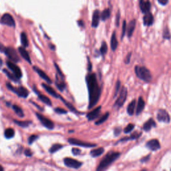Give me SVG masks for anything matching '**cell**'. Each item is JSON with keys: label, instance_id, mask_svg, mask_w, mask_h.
Here are the masks:
<instances>
[{"label": "cell", "instance_id": "19", "mask_svg": "<svg viewBox=\"0 0 171 171\" xmlns=\"http://www.w3.org/2000/svg\"><path fill=\"white\" fill-rule=\"evenodd\" d=\"M100 12L98 10H95L93 13L92 15V26L94 27H97L99 24V21H100Z\"/></svg>", "mask_w": 171, "mask_h": 171}, {"label": "cell", "instance_id": "10", "mask_svg": "<svg viewBox=\"0 0 171 171\" xmlns=\"http://www.w3.org/2000/svg\"><path fill=\"white\" fill-rule=\"evenodd\" d=\"M68 141L71 144L79 146V147H82L92 148V147H96V144H92V143L83 142V141H81V140H78V139H69Z\"/></svg>", "mask_w": 171, "mask_h": 171}, {"label": "cell", "instance_id": "49", "mask_svg": "<svg viewBox=\"0 0 171 171\" xmlns=\"http://www.w3.org/2000/svg\"><path fill=\"white\" fill-rule=\"evenodd\" d=\"M24 154H26L27 156H32V152L30 150V149H26L24 152Z\"/></svg>", "mask_w": 171, "mask_h": 171}, {"label": "cell", "instance_id": "6", "mask_svg": "<svg viewBox=\"0 0 171 171\" xmlns=\"http://www.w3.org/2000/svg\"><path fill=\"white\" fill-rule=\"evenodd\" d=\"M4 53L8 57V58L10 60H12L13 62L17 63L20 61V57H19L18 52H16L14 48H12V47H8V48H5Z\"/></svg>", "mask_w": 171, "mask_h": 171}, {"label": "cell", "instance_id": "5", "mask_svg": "<svg viewBox=\"0 0 171 171\" xmlns=\"http://www.w3.org/2000/svg\"><path fill=\"white\" fill-rule=\"evenodd\" d=\"M127 95H128L127 88L125 86H123L122 90L120 91V95L118 96V99L114 104V106L117 107L118 108H120L122 107L125 102L126 98H127Z\"/></svg>", "mask_w": 171, "mask_h": 171}, {"label": "cell", "instance_id": "43", "mask_svg": "<svg viewBox=\"0 0 171 171\" xmlns=\"http://www.w3.org/2000/svg\"><path fill=\"white\" fill-rule=\"evenodd\" d=\"M54 111L56 113H57V114H65L67 113V111H66V110L62 108H55Z\"/></svg>", "mask_w": 171, "mask_h": 171}, {"label": "cell", "instance_id": "17", "mask_svg": "<svg viewBox=\"0 0 171 171\" xmlns=\"http://www.w3.org/2000/svg\"><path fill=\"white\" fill-rule=\"evenodd\" d=\"M156 124L153 118H150V119L148 120L147 122H146L144 123V125H143V130L146 132H148L150 131L152 129V128L153 127H156Z\"/></svg>", "mask_w": 171, "mask_h": 171}, {"label": "cell", "instance_id": "38", "mask_svg": "<svg viewBox=\"0 0 171 171\" xmlns=\"http://www.w3.org/2000/svg\"><path fill=\"white\" fill-rule=\"evenodd\" d=\"M60 98L61 99V100L64 102V103L66 104V106H67L69 109H70L71 111H72V112H76V113H78V112L77 111V110H76V108H74L73 106H72V104H71L70 103H69V102H66L64 98H62V97H60Z\"/></svg>", "mask_w": 171, "mask_h": 171}, {"label": "cell", "instance_id": "52", "mask_svg": "<svg viewBox=\"0 0 171 171\" xmlns=\"http://www.w3.org/2000/svg\"><path fill=\"white\" fill-rule=\"evenodd\" d=\"M150 158V154H148V155L147 156H146V157H144V158H142L141 160H140V161H141V162H147L148 161V160H149V158Z\"/></svg>", "mask_w": 171, "mask_h": 171}, {"label": "cell", "instance_id": "50", "mask_svg": "<svg viewBox=\"0 0 171 171\" xmlns=\"http://www.w3.org/2000/svg\"><path fill=\"white\" fill-rule=\"evenodd\" d=\"M131 53H129L128 55H127V56H126V60H125V63L126 64H128L129 63H130V57H131Z\"/></svg>", "mask_w": 171, "mask_h": 171}, {"label": "cell", "instance_id": "55", "mask_svg": "<svg viewBox=\"0 0 171 171\" xmlns=\"http://www.w3.org/2000/svg\"><path fill=\"white\" fill-rule=\"evenodd\" d=\"M88 61H89V67H88V70L91 71V70H92V65H91V62H90L89 58H88Z\"/></svg>", "mask_w": 171, "mask_h": 171}, {"label": "cell", "instance_id": "44", "mask_svg": "<svg viewBox=\"0 0 171 171\" xmlns=\"http://www.w3.org/2000/svg\"><path fill=\"white\" fill-rule=\"evenodd\" d=\"M120 87V82L119 80H118L117 82H116V89H115V92H114V98L116 97L118 93V92H119Z\"/></svg>", "mask_w": 171, "mask_h": 171}, {"label": "cell", "instance_id": "36", "mask_svg": "<svg viewBox=\"0 0 171 171\" xmlns=\"http://www.w3.org/2000/svg\"><path fill=\"white\" fill-rule=\"evenodd\" d=\"M110 11L109 9H106L104 10L101 13V19L103 21L106 20L108 18L110 17Z\"/></svg>", "mask_w": 171, "mask_h": 171}, {"label": "cell", "instance_id": "34", "mask_svg": "<svg viewBox=\"0 0 171 171\" xmlns=\"http://www.w3.org/2000/svg\"><path fill=\"white\" fill-rule=\"evenodd\" d=\"M14 122L22 128H26L31 124V122H29V121H20L16 120H14Z\"/></svg>", "mask_w": 171, "mask_h": 171}, {"label": "cell", "instance_id": "31", "mask_svg": "<svg viewBox=\"0 0 171 171\" xmlns=\"http://www.w3.org/2000/svg\"><path fill=\"white\" fill-rule=\"evenodd\" d=\"M21 44L23 45L24 48H26V47H27L29 45V42H28V40H27V35L25 32H22L21 34Z\"/></svg>", "mask_w": 171, "mask_h": 171}, {"label": "cell", "instance_id": "12", "mask_svg": "<svg viewBox=\"0 0 171 171\" xmlns=\"http://www.w3.org/2000/svg\"><path fill=\"white\" fill-rule=\"evenodd\" d=\"M6 64L7 67L9 68L12 71V72L15 74V75L20 79L22 77V72L20 68L18 66L14 64V62H12L11 61H7Z\"/></svg>", "mask_w": 171, "mask_h": 171}, {"label": "cell", "instance_id": "41", "mask_svg": "<svg viewBox=\"0 0 171 171\" xmlns=\"http://www.w3.org/2000/svg\"><path fill=\"white\" fill-rule=\"evenodd\" d=\"M134 125H133V124H129V125L126 126V127L125 128V130H124V132L125 133H130L132 130L134 129Z\"/></svg>", "mask_w": 171, "mask_h": 171}, {"label": "cell", "instance_id": "26", "mask_svg": "<svg viewBox=\"0 0 171 171\" xmlns=\"http://www.w3.org/2000/svg\"><path fill=\"white\" fill-rule=\"evenodd\" d=\"M37 94L38 95V98H39L41 100V101L43 102L44 104H47L48 106H52V101L50 100V99H49L48 97H47V96L42 94H40V92H38Z\"/></svg>", "mask_w": 171, "mask_h": 171}, {"label": "cell", "instance_id": "59", "mask_svg": "<svg viewBox=\"0 0 171 171\" xmlns=\"http://www.w3.org/2000/svg\"><path fill=\"white\" fill-rule=\"evenodd\" d=\"M1 65H2V61H1V60L0 59V67H1Z\"/></svg>", "mask_w": 171, "mask_h": 171}, {"label": "cell", "instance_id": "46", "mask_svg": "<svg viewBox=\"0 0 171 171\" xmlns=\"http://www.w3.org/2000/svg\"><path fill=\"white\" fill-rule=\"evenodd\" d=\"M54 66H55V67H56V70H57V74H59L60 76L61 77V78H64V74H63V73L61 71V70H60V69L59 68V66H57V64H56V63H54Z\"/></svg>", "mask_w": 171, "mask_h": 171}, {"label": "cell", "instance_id": "8", "mask_svg": "<svg viewBox=\"0 0 171 171\" xmlns=\"http://www.w3.org/2000/svg\"><path fill=\"white\" fill-rule=\"evenodd\" d=\"M157 120L159 122L169 123L170 121V118L167 111L163 109H160L158 111V114H157Z\"/></svg>", "mask_w": 171, "mask_h": 171}, {"label": "cell", "instance_id": "2", "mask_svg": "<svg viewBox=\"0 0 171 171\" xmlns=\"http://www.w3.org/2000/svg\"><path fill=\"white\" fill-rule=\"evenodd\" d=\"M120 156V153H118V152H110V153H108L105 157L102 160V161L100 162V163L99 164L96 170L99 171L106 169L116 160L119 158Z\"/></svg>", "mask_w": 171, "mask_h": 171}, {"label": "cell", "instance_id": "40", "mask_svg": "<svg viewBox=\"0 0 171 171\" xmlns=\"http://www.w3.org/2000/svg\"><path fill=\"white\" fill-rule=\"evenodd\" d=\"M163 38H164V39H166V40H170L171 38V35L169 32V30L167 28V27H165L164 29Z\"/></svg>", "mask_w": 171, "mask_h": 171}, {"label": "cell", "instance_id": "22", "mask_svg": "<svg viewBox=\"0 0 171 171\" xmlns=\"http://www.w3.org/2000/svg\"><path fill=\"white\" fill-rule=\"evenodd\" d=\"M141 135H142V132H134V133L131 134L130 136V137H125V138H123V139H121L118 142H125V141H127V140H136L141 136Z\"/></svg>", "mask_w": 171, "mask_h": 171}, {"label": "cell", "instance_id": "15", "mask_svg": "<svg viewBox=\"0 0 171 171\" xmlns=\"http://www.w3.org/2000/svg\"><path fill=\"white\" fill-rule=\"evenodd\" d=\"M34 70L36 71V72L38 74V75H39L42 79H43L46 82H48V84H52V82L51 80V79L49 78L48 76L47 75V74L44 72L43 70H41L40 68L36 67V66H34Z\"/></svg>", "mask_w": 171, "mask_h": 171}, {"label": "cell", "instance_id": "54", "mask_svg": "<svg viewBox=\"0 0 171 171\" xmlns=\"http://www.w3.org/2000/svg\"><path fill=\"white\" fill-rule=\"evenodd\" d=\"M5 48H6L2 43H0V52H5Z\"/></svg>", "mask_w": 171, "mask_h": 171}, {"label": "cell", "instance_id": "24", "mask_svg": "<svg viewBox=\"0 0 171 171\" xmlns=\"http://www.w3.org/2000/svg\"><path fill=\"white\" fill-rule=\"evenodd\" d=\"M135 26H136V20H132L128 24V29H127V34H128V38H130L132 35V34H133L134 30L135 29Z\"/></svg>", "mask_w": 171, "mask_h": 171}, {"label": "cell", "instance_id": "56", "mask_svg": "<svg viewBox=\"0 0 171 171\" xmlns=\"http://www.w3.org/2000/svg\"><path fill=\"white\" fill-rule=\"evenodd\" d=\"M78 24H80V26H84V22L82 21H78Z\"/></svg>", "mask_w": 171, "mask_h": 171}, {"label": "cell", "instance_id": "3", "mask_svg": "<svg viewBox=\"0 0 171 171\" xmlns=\"http://www.w3.org/2000/svg\"><path fill=\"white\" fill-rule=\"evenodd\" d=\"M135 73L137 77L146 82H150L152 80V75L149 70L144 66H136L135 67Z\"/></svg>", "mask_w": 171, "mask_h": 171}, {"label": "cell", "instance_id": "21", "mask_svg": "<svg viewBox=\"0 0 171 171\" xmlns=\"http://www.w3.org/2000/svg\"><path fill=\"white\" fill-rule=\"evenodd\" d=\"M18 50H19V52H20V54H21V56H22V57L26 60L27 62H29V64H32L29 55L28 54V52H27V51L26 49H25V48H23V47H19Z\"/></svg>", "mask_w": 171, "mask_h": 171}, {"label": "cell", "instance_id": "47", "mask_svg": "<svg viewBox=\"0 0 171 171\" xmlns=\"http://www.w3.org/2000/svg\"><path fill=\"white\" fill-rule=\"evenodd\" d=\"M71 153H73L74 155L76 156V155H79V154L81 153V150L78 149V148H72V149H71Z\"/></svg>", "mask_w": 171, "mask_h": 171}, {"label": "cell", "instance_id": "37", "mask_svg": "<svg viewBox=\"0 0 171 171\" xmlns=\"http://www.w3.org/2000/svg\"><path fill=\"white\" fill-rule=\"evenodd\" d=\"M63 147V146L60 144H55L52 147L49 148V153H54L58 151L60 148H62Z\"/></svg>", "mask_w": 171, "mask_h": 171}, {"label": "cell", "instance_id": "7", "mask_svg": "<svg viewBox=\"0 0 171 171\" xmlns=\"http://www.w3.org/2000/svg\"><path fill=\"white\" fill-rule=\"evenodd\" d=\"M36 116L38 120L42 122V125L45 126V127L49 130H52L54 128V124L51 120L48 119V118L45 117L42 114H40V113H36Z\"/></svg>", "mask_w": 171, "mask_h": 171}, {"label": "cell", "instance_id": "32", "mask_svg": "<svg viewBox=\"0 0 171 171\" xmlns=\"http://www.w3.org/2000/svg\"><path fill=\"white\" fill-rule=\"evenodd\" d=\"M5 137L7 139H12L15 135V132L12 128H7L5 130Z\"/></svg>", "mask_w": 171, "mask_h": 171}, {"label": "cell", "instance_id": "28", "mask_svg": "<svg viewBox=\"0 0 171 171\" xmlns=\"http://www.w3.org/2000/svg\"><path fill=\"white\" fill-rule=\"evenodd\" d=\"M104 149L103 148H98L97 149L92 150L90 152V154L92 157H98L104 153Z\"/></svg>", "mask_w": 171, "mask_h": 171}, {"label": "cell", "instance_id": "48", "mask_svg": "<svg viewBox=\"0 0 171 171\" xmlns=\"http://www.w3.org/2000/svg\"><path fill=\"white\" fill-rule=\"evenodd\" d=\"M121 132H122V129H121L120 127L115 128L114 130V133L116 136H118V135L120 134Z\"/></svg>", "mask_w": 171, "mask_h": 171}, {"label": "cell", "instance_id": "23", "mask_svg": "<svg viewBox=\"0 0 171 171\" xmlns=\"http://www.w3.org/2000/svg\"><path fill=\"white\" fill-rule=\"evenodd\" d=\"M144 106H145L144 100H143L142 97H139V102H138V105L136 107V115H139L140 113L143 111V110L144 108Z\"/></svg>", "mask_w": 171, "mask_h": 171}, {"label": "cell", "instance_id": "29", "mask_svg": "<svg viewBox=\"0 0 171 171\" xmlns=\"http://www.w3.org/2000/svg\"><path fill=\"white\" fill-rule=\"evenodd\" d=\"M56 84L57 86V87L60 91H63L66 88V84L65 82L61 80H60L58 76H56Z\"/></svg>", "mask_w": 171, "mask_h": 171}, {"label": "cell", "instance_id": "39", "mask_svg": "<svg viewBox=\"0 0 171 171\" xmlns=\"http://www.w3.org/2000/svg\"><path fill=\"white\" fill-rule=\"evenodd\" d=\"M108 51V46L107 44L105 42H103L102 43V46L100 47V54L102 55H104Z\"/></svg>", "mask_w": 171, "mask_h": 171}, {"label": "cell", "instance_id": "20", "mask_svg": "<svg viewBox=\"0 0 171 171\" xmlns=\"http://www.w3.org/2000/svg\"><path fill=\"white\" fill-rule=\"evenodd\" d=\"M140 7L143 13H147L149 12L150 9V3L148 1L141 0V1H140Z\"/></svg>", "mask_w": 171, "mask_h": 171}, {"label": "cell", "instance_id": "13", "mask_svg": "<svg viewBox=\"0 0 171 171\" xmlns=\"http://www.w3.org/2000/svg\"><path fill=\"white\" fill-rule=\"evenodd\" d=\"M146 147L152 151H156L161 148V144H160V142L158 140L153 139L147 142Z\"/></svg>", "mask_w": 171, "mask_h": 171}, {"label": "cell", "instance_id": "16", "mask_svg": "<svg viewBox=\"0 0 171 171\" xmlns=\"http://www.w3.org/2000/svg\"><path fill=\"white\" fill-rule=\"evenodd\" d=\"M143 21H144V24L147 26H150L151 25H153L154 18L152 13H150L149 12L146 13L144 18H143Z\"/></svg>", "mask_w": 171, "mask_h": 171}, {"label": "cell", "instance_id": "30", "mask_svg": "<svg viewBox=\"0 0 171 171\" xmlns=\"http://www.w3.org/2000/svg\"><path fill=\"white\" fill-rule=\"evenodd\" d=\"M3 71H4V72L6 74L7 76L9 78L10 80H13V82H18V80L19 78H18L17 76H16L14 74H12V73H10L9 71H8L7 70H6V69H4L3 70Z\"/></svg>", "mask_w": 171, "mask_h": 171}, {"label": "cell", "instance_id": "35", "mask_svg": "<svg viewBox=\"0 0 171 171\" xmlns=\"http://www.w3.org/2000/svg\"><path fill=\"white\" fill-rule=\"evenodd\" d=\"M109 115H110L109 112H106V114H104L100 118V119L96 121L95 124L96 125H101V124L104 123L108 119V118L109 117Z\"/></svg>", "mask_w": 171, "mask_h": 171}, {"label": "cell", "instance_id": "9", "mask_svg": "<svg viewBox=\"0 0 171 171\" xmlns=\"http://www.w3.org/2000/svg\"><path fill=\"white\" fill-rule=\"evenodd\" d=\"M64 164L66 167L72 168V169H78L79 168H80L82 163L81 162H79L77 160L71 158H66L64 160Z\"/></svg>", "mask_w": 171, "mask_h": 171}, {"label": "cell", "instance_id": "33", "mask_svg": "<svg viewBox=\"0 0 171 171\" xmlns=\"http://www.w3.org/2000/svg\"><path fill=\"white\" fill-rule=\"evenodd\" d=\"M12 108L13 110L15 112L16 114H17V115L19 116L20 118H23L24 116V113L20 106H18L17 105H13Z\"/></svg>", "mask_w": 171, "mask_h": 171}, {"label": "cell", "instance_id": "1", "mask_svg": "<svg viewBox=\"0 0 171 171\" xmlns=\"http://www.w3.org/2000/svg\"><path fill=\"white\" fill-rule=\"evenodd\" d=\"M86 82L88 92H89L88 109H91L98 103L99 99H100L101 88L99 86L95 74H88L86 78Z\"/></svg>", "mask_w": 171, "mask_h": 171}, {"label": "cell", "instance_id": "14", "mask_svg": "<svg viewBox=\"0 0 171 171\" xmlns=\"http://www.w3.org/2000/svg\"><path fill=\"white\" fill-rule=\"evenodd\" d=\"M100 111H101V106H100L96 108L94 110H93L92 112L88 113L86 116L88 120H93L96 119V118H98V116L100 115Z\"/></svg>", "mask_w": 171, "mask_h": 171}, {"label": "cell", "instance_id": "18", "mask_svg": "<svg viewBox=\"0 0 171 171\" xmlns=\"http://www.w3.org/2000/svg\"><path fill=\"white\" fill-rule=\"evenodd\" d=\"M42 85V87L44 88V89L46 90V92H48V93H49L51 96H54V98H60V96L56 92V91L54 90V89L53 88H52L50 86H49L48 84H44V83H43Z\"/></svg>", "mask_w": 171, "mask_h": 171}, {"label": "cell", "instance_id": "25", "mask_svg": "<svg viewBox=\"0 0 171 171\" xmlns=\"http://www.w3.org/2000/svg\"><path fill=\"white\" fill-rule=\"evenodd\" d=\"M110 46L112 51H115L118 47V41L116 36V32H113L111 37V40H110Z\"/></svg>", "mask_w": 171, "mask_h": 171}, {"label": "cell", "instance_id": "51", "mask_svg": "<svg viewBox=\"0 0 171 171\" xmlns=\"http://www.w3.org/2000/svg\"><path fill=\"white\" fill-rule=\"evenodd\" d=\"M119 20H120V13L118 12L116 15V26H119Z\"/></svg>", "mask_w": 171, "mask_h": 171}, {"label": "cell", "instance_id": "27", "mask_svg": "<svg viewBox=\"0 0 171 171\" xmlns=\"http://www.w3.org/2000/svg\"><path fill=\"white\" fill-rule=\"evenodd\" d=\"M136 107V100H133L128 104L127 107V113L130 116H132L134 113V109Z\"/></svg>", "mask_w": 171, "mask_h": 171}, {"label": "cell", "instance_id": "53", "mask_svg": "<svg viewBox=\"0 0 171 171\" xmlns=\"http://www.w3.org/2000/svg\"><path fill=\"white\" fill-rule=\"evenodd\" d=\"M158 1L160 4L161 5H167L168 1H169V0H158Z\"/></svg>", "mask_w": 171, "mask_h": 171}, {"label": "cell", "instance_id": "45", "mask_svg": "<svg viewBox=\"0 0 171 171\" xmlns=\"http://www.w3.org/2000/svg\"><path fill=\"white\" fill-rule=\"evenodd\" d=\"M126 22L125 20L123 21V25H122V35H121V40L123 39L124 36H125V33H126Z\"/></svg>", "mask_w": 171, "mask_h": 171}, {"label": "cell", "instance_id": "58", "mask_svg": "<svg viewBox=\"0 0 171 171\" xmlns=\"http://www.w3.org/2000/svg\"><path fill=\"white\" fill-rule=\"evenodd\" d=\"M4 170V168H3V167L1 166V165H0V171H3Z\"/></svg>", "mask_w": 171, "mask_h": 171}, {"label": "cell", "instance_id": "4", "mask_svg": "<svg viewBox=\"0 0 171 171\" xmlns=\"http://www.w3.org/2000/svg\"><path fill=\"white\" fill-rule=\"evenodd\" d=\"M6 86L8 89L12 90V92L15 93L16 94L18 95L19 96L22 98H27L29 95V92L26 88L23 86H19L18 88L13 87V86L9 82L6 83Z\"/></svg>", "mask_w": 171, "mask_h": 171}, {"label": "cell", "instance_id": "42", "mask_svg": "<svg viewBox=\"0 0 171 171\" xmlns=\"http://www.w3.org/2000/svg\"><path fill=\"white\" fill-rule=\"evenodd\" d=\"M38 137H39V136H38V135H35V134L30 136L29 137V139H28V143H29V144H32L33 142H34V141H35V140H36L38 139Z\"/></svg>", "mask_w": 171, "mask_h": 171}, {"label": "cell", "instance_id": "11", "mask_svg": "<svg viewBox=\"0 0 171 171\" xmlns=\"http://www.w3.org/2000/svg\"><path fill=\"white\" fill-rule=\"evenodd\" d=\"M0 23L11 27L15 26V21L10 13H5L3 15L0 19Z\"/></svg>", "mask_w": 171, "mask_h": 171}, {"label": "cell", "instance_id": "57", "mask_svg": "<svg viewBox=\"0 0 171 171\" xmlns=\"http://www.w3.org/2000/svg\"><path fill=\"white\" fill-rule=\"evenodd\" d=\"M49 48H50V49H53V50H54V49H55V46L54 45H52V44H51V45H49Z\"/></svg>", "mask_w": 171, "mask_h": 171}]
</instances>
